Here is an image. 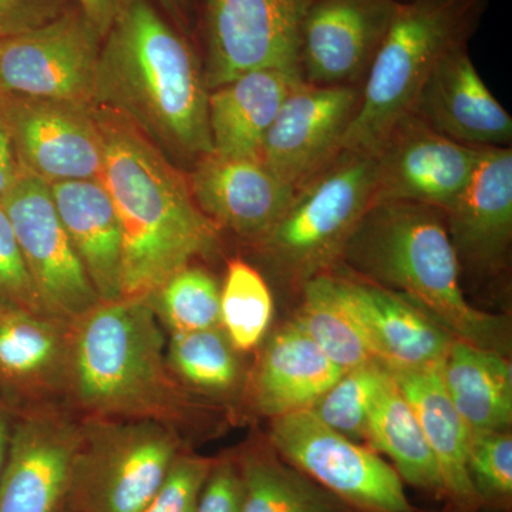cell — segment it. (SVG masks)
<instances>
[{
  "label": "cell",
  "instance_id": "ac0fdd59",
  "mask_svg": "<svg viewBox=\"0 0 512 512\" xmlns=\"http://www.w3.org/2000/svg\"><path fill=\"white\" fill-rule=\"evenodd\" d=\"M69 362L70 323L0 309V400L13 412L64 404Z\"/></svg>",
  "mask_w": 512,
  "mask_h": 512
},
{
  "label": "cell",
  "instance_id": "e0dca14e",
  "mask_svg": "<svg viewBox=\"0 0 512 512\" xmlns=\"http://www.w3.org/2000/svg\"><path fill=\"white\" fill-rule=\"evenodd\" d=\"M340 296L379 365L412 372L441 365L453 336L412 302L355 275L335 276Z\"/></svg>",
  "mask_w": 512,
  "mask_h": 512
},
{
  "label": "cell",
  "instance_id": "44dd1931",
  "mask_svg": "<svg viewBox=\"0 0 512 512\" xmlns=\"http://www.w3.org/2000/svg\"><path fill=\"white\" fill-rule=\"evenodd\" d=\"M458 262L495 272L507 261L512 239V148H484L473 178L446 211Z\"/></svg>",
  "mask_w": 512,
  "mask_h": 512
},
{
  "label": "cell",
  "instance_id": "5bb4252c",
  "mask_svg": "<svg viewBox=\"0 0 512 512\" xmlns=\"http://www.w3.org/2000/svg\"><path fill=\"white\" fill-rule=\"evenodd\" d=\"M484 148L464 146L409 116L377 148L373 201L430 205L446 212L466 190Z\"/></svg>",
  "mask_w": 512,
  "mask_h": 512
},
{
  "label": "cell",
  "instance_id": "d6a6232c",
  "mask_svg": "<svg viewBox=\"0 0 512 512\" xmlns=\"http://www.w3.org/2000/svg\"><path fill=\"white\" fill-rule=\"evenodd\" d=\"M389 376L379 363L346 370L309 410L342 436L365 440L370 410Z\"/></svg>",
  "mask_w": 512,
  "mask_h": 512
},
{
  "label": "cell",
  "instance_id": "7bdbcfd3",
  "mask_svg": "<svg viewBox=\"0 0 512 512\" xmlns=\"http://www.w3.org/2000/svg\"><path fill=\"white\" fill-rule=\"evenodd\" d=\"M453 512H480V508H476V510H461V508L453 507Z\"/></svg>",
  "mask_w": 512,
  "mask_h": 512
},
{
  "label": "cell",
  "instance_id": "277c9868",
  "mask_svg": "<svg viewBox=\"0 0 512 512\" xmlns=\"http://www.w3.org/2000/svg\"><path fill=\"white\" fill-rule=\"evenodd\" d=\"M339 261L352 275L403 296L454 339L505 356L507 323L478 311L461 289L446 212L403 201L372 202Z\"/></svg>",
  "mask_w": 512,
  "mask_h": 512
},
{
  "label": "cell",
  "instance_id": "3957f363",
  "mask_svg": "<svg viewBox=\"0 0 512 512\" xmlns=\"http://www.w3.org/2000/svg\"><path fill=\"white\" fill-rule=\"evenodd\" d=\"M165 343L147 299L97 303L70 323L64 404L80 417L153 420L181 433L198 406L171 372Z\"/></svg>",
  "mask_w": 512,
  "mask_h": 512
},
{
  "label": "cell",
  "instance_id": "9a60e30c",
  "mask_svg": "<svg viewBox=\"0 0 512 512\" xmlns=\"http://www.w3.org/2000/svg\"><path fill=\"white\" fill-rule=\"evenodd\" d=\"M359 100L357 86L299 84L266 133L259 160L298 191L342 151Z\"/></svg>",
  "mask_w": 512,
  "mask_h": 512
},
{
  "label": "cell",
  "instance_id": "9c48e42d",
  "mask_svg": "<svg viewBox=\"0 0 512 512\" xmlns=\"http://www.w3.org/2000/svg\"><path fill=\"white\" fill-rule=\"evenodd\" d=\"M43 308L73 323L101 302L53 201L50 185L20 173L0 200Z\"/></svg>",
  "mask_w": 512,
  "mask_h": 512
},
{
  "label": "cell",
  "instance_id": "74e56055",
  "mask_svg": "<svg viewBox=\"0 0 512 512\" xmlns=\"http://www.w3.org/2000/svg\"><path fill=\"white\" fill-rule=\"evenodd\" d=\"M197 512H241V480L237 458H215Z\"/></svg>",
  "mask_w": 512,
  "mask_h": 512
},
{
  "label": "cell",
  "instance_id": "603a6c76",
  "mask_svg": "<svg viewBox=\"0 0 512 512\" xmlns=\"http://www.w3.org/2000/svg\"><path fill=\"white\" fill-rule=\"evenodd\" d=\"M70 241L101 302L123 298V232L119 215L100 178L50 184Z\"/></svg>",
  "mask_w": 512,
  "mask_h": 512
},
{
  "label": "cell",
  "instance_id": "ba28073f",
  "mask_svg": "<svg viewBox=\"0 0 512 512\" xmlns=\"http://www.w3.org/2000/svg\"><path fill=\"white\" fill-rule=\"evenodd\" d=\"M269 443L289 466L356 512H416L403 480L375 450L323 424L309 409L272 419Z\"/></svg>",
  "mask_w": 512,
  "mask_h": 512
},
{
  "label": "cell",
  "instance_id": "30bf717a",
  "mask_svg": "<svg viewBox=\"0 0 512 512\" xmlns=\"http://www.w3.org/2000/svg\"><path fill=\"white\" fill-rule=\"evenodd\" d=\"M313 0H204L208 90L265 67L298 69L303 16Z\"/></svg>",
  "mask_w": 512,
  "mask_h": 512
},
{
  "label": "cell",
  "instance_id": "d6986e66",
  "mask_svg": "<svg viewBox=\"0 0 512 512\" xmlns=\"http://www.w3.org/2000/svg\"><path fill=\"white\" fill-rule=\"evenodd\" d=\"M188 174L192 197L215 227L261 241L284 215L295 190L282 183L261 160L211 153Z\"/></svg>",
  "mask_w": 512,
  "mask_h": 512
},
{
  "label": "cell",
  "instance_id": "8d00e7d4",
  "mask_svg": "<svg viewBox=\"0 0 512 512\" xmlns=\"http://www.w3.org/2000/svg\"><path fill=\"white\" fill-rule=\"evenodd\" d=\"M73 8V0H0V39L40 28Z\"/></svg>",
  "mask_w": 512,
  "mask_h": 512
},
{
  "label": "cell",
  "instance_id": "b9f144b4",
  "mask_svg": "<svg viewBox=\"0 0 512 512\" xmlns=\"http://www.w3.org/2000/svg\"><path fill=\"white\" fill-rule=\"evenodd\" d=\"M15 417L16 413L10 409L8 404L0 400V476H2L3 467H5L6 457H8Z\"/></svg>",
  "mask_w": 512,
  "mask_h": 512
},
{
  "label": "cell",
  "instance_id": "ffe728a7",
  "mask_svg": "<svg viewBox=\"0 0 512 512\" xmlns=\"http://www.w3.org/2000/svg\"><path fill=\"white\" fill-rule=\"evenodd\" d=\"M410 116L464 146L511 144V116L481 79L467 46L441 60L421 89Z\"/></svg>",
  "mask_w": 512,
  "mask_h": 512
},
{
  "label": "cell",
  "instance_id": "f546056e",
  "mask_svg": "<svg viewBox=\"0 0 512 512\" xmlns=\"http://www.w3.org/2000/svg\"><path fill=\"white\" fill-rule=\"evenodd\" d=\"M225 330L170 333L165 356L178 383L191 394L227 396L241 382V362Z\"/></svg>",
  "mask_w": 512,
  "mask_h": 512
},
{
  "label": "cell",
  "instance_id": "6da1fadb",
  "mask_svg": "<svg viewBox=\"0 0 512 512\" xmlns=\"http://www.w3.org/2000/svg\"><path fill=\"white\" fill-rule=\"evenodd\" d=\"M204 66L151 0H126L103 37L93 104L130 121L181 170L214 153Z\"/></svg>",
  "mask_w": 512,
  "mask_h": 512
},
{
  "label": "cell",
  "instance_id": "7a4b0ae2",
  "mask_svg": "<svg viewBox=\"0 0 512 512\" xmlns=\"http://www.w3.org/2000/svg\"><path fill=\"white\" fill-rule=\"evenodd\" d=\"M96 113L104 138L100 180L123 232L121 293L147 299L194 259L212 254L218 228L198 208L184 170L124 117L101 107Z\"/></svg>",
  "mask_w": 512,
  "mask_h": 512
},
{
  "label": "cell",
  "instance_id": "4fadbf2b",
  "mask_svg": "<svg viewBox=\"0 0 512 512\" xmlns=\"http://www.w3.org/2000/svg\"><path fill=\"white\" fill-rule=\"evenodd\" d=\"M82 419L66 404L16 413L0 512H63Z\"/></svg>",
  "mask_w": 512,
  "mask_h": 512
},
{
  "label": "cell",
  "instance_id": "ab89813d",
  "mask_svg": "<svg viewBox=\"0 0 512 512\" xmlns=\"http://www.w3.org/2000/svg\"><path fill=\"white\" fill-rule=\"evenodd\" d=\"M73 2L87 18L92 20L93 25L99 29L100 35L104 37L126 0H73Z\"/></svg>",
  "mask_w": 512,
  "mask_h": 512
},
{
  "label": "cell",
  "instance_id": "60d3db41",
  "mask_svg": "<svg viewBox=\"0 0 512 512\" xmlns=\"http://www.w3.org/2000/svg\"><path fill=\"white\" fill-rule=\"evenodd\" d=\"M157 8L164 10L165 16L177 26L181 32L188 29V10H190V0H151Z\"/></svg>",
  "mask_w": 512,
  "mask_h": 512
},
{
  "label": "cell",
  "instance_id": "d4e9b609",
  "mask_svg": "<svg viewBox=\"0 0 512 512\" xmlns=\"http://www.w3.org/2000/svg\"><path fill=\"white\" fill-rule=\"evenodd\" d=\"M413 407L439 466L444 495L453 507L476 510L481 505L467 471L471 431L444 387L441 365L412 372H390Z\"/></svg>",
  "mask_w": 512,
  "mask_h": 512
},
{
  "label": "cell",
  "instance_id": "7402d4cb",
  "mask_svg": "<svg viewBox=\"0 0 512 512\" xmlns=\"http://www.w3.org/2000/svg\"><path fill=\"white\" fill-rule=\"evenodd\" d=\"M301 83L299 70L265 67L210 90L208 123L214 153L259 160L266 133L286 97Z\"/></svg>",
  "mask_w": 512,
  "mask_h": 512
},
{
  "label": "cell",
  "instance_id": "8fae6325",
  "mask_svg": "<svg viewBox=\"0 0 512 512\" xmlns=\"http://www.w3.org/2000/svg\"><path fill=\"white\" fill-rule=\"evenodd\" d=\"M20 168L47 184L100 178L104 138L84 101L0 93Z\"/></svg>",
  "mask_w": 512,
  "mask_h": 512
},
{
  "label": "cell",
  "instance_id": "1f68e13d",
  "mask_svg": "<svg viewBox=\"0 0 512 512\" xmlns=\"http://www.w3.org/2000/svg\"><path fill=\"white\" fill-rule=\"evenodd\" d=\"M274 315L272 293L248 262L232 259L221 288V328L238 352H249L264 339Z\"/></svg>",
  "mask_w": 512,
  "mask_h": 512
},
{
  "label": "cell",
  "instance_id": "5b68a950",
  "mask_svg": "<svg viewBox=\"0 0 512 512\" xmlns=\"http://www.w3.org/2000/svg\"><path fill=\"white\" fill-rule=\"evenodd\" d=\"M490 0L400 2L362 87L342 151L375 154L412 114L441 60L466 47Z\"/></svg>",
  "mask_w": 512,
  "mask_h": 512
},
{
  "label": "cell",
  "instance_id": "ee69618b",
  "mask_svg": "<svg viewBox=\"0 0 512 512\" xmlns=\"http://www.w3.org/2000/svg\"><path fill=\"white\" fill-rule=\"evenodd\" d=\"M400 2H406V0H400Z\"/></svg>",
  "mask_w": 512,
  "mask_h": 512
},
{
  "label": "cell",
  "instance_id": "4316f807",
  "mask_svg": "<svg viewBox=\"0 0 512 512\" xmlns=\"http://www.w3.org/2000/svg\"><path fill=\"white\" fill-rule=\"evenodd\" d=\"M366 440L393 461V468L404 483L427 493L444 495L439 466L429 441L392 373L370 410Z\"/></svg>",
  "mask_w": 512,
  "mask_h": 512
},
{
  "label": "cell",
  "instance_id": "e575fe53",
  "mask_svg": "<svg viewBox=\"0 0 512 512\" xmlns=\"http://www.w3.org/2000/svg\"><path fill=\"white\" fill-rule=\"evenodd\" d=\"M0 309L49 315L43 308L15 232L0 205Z\"/></svg>",
  "mask_w": 512,
  "mask_h": 512
},
{
  "label": "cell",
  "instance_id": "7c38bea8",
  "mask_svg": "<svg viewBox=\"0 0 512 512\" xmlns=\"http://www.w3.org/2000/svg\"><path fill=\"white\" fill-rule=\"evenodd\" d=\"M103 36L79 8L0 39V93L93 104Z\"/></svg>",
  "mask_w": 512,
  "mask_h": 512
},
{
  "label": "cell",
  "instance_id": "836d02e7",
  "mask_svg": "<svg viewBox=\"0 0 512 512\" xmlns=\"http://www.w3.org/2000/svg\"><path fill=\"white\" fill-rule=\"evenodd\" d=\"M467 471L481 507L507 508L512 495L511 434L471 433Z\"/></svg>",
  "mask_w": 512,
  "mask_h": 512
},
{
  "label": "cell",
  "instance_id": "52a82bcc",
  "mask_svg": "<svg viewBox=\"0 0 512 512\" xmlns=\"http://www.w3.org/2000/svg\"><path fill=\"white\" fill-rule=\"evenodd\" d=\"M376 158L340 151L295 192L288 210L258 241L286 278L305 284L339 261L353 229L373 201Z\"/></svg>",
  "mask_w": 512,
  "mask_h": 512
},
{
  "label": "cell",
  "instance_id": "8992f818",
  "mask_svg": "<svg viewBox=\"0 0 512 512\" xmlns=\"http://www.w3.org/2000/svg\"><path fill=\"white\" fill-rule=\"evenodd\" d=\"M80 419L63 512H141L187 451L180 431L158 421Z\"/></svg>",
  "mask_w": 512,
  "mask_h": 512
},
{
  "label": "cell",
  "instance_id": "f1b7e54d",
  "mask_svg": "<svg viewBox=\"0 0 512 512\" xmlns=\"http://www.w3.org/2000/svg\"><path fill=\"white\" fill-rule=\"evenodd\" d=\"M302 305L293 322L343 372L377 363L340 296L335 276L319 275L302 285Z\"/></svg>",
  "mask_w": 512,
  "mask_h": 512
},
{
  "label": "cell",
  "instance_id": "83f0119b",
  "mask_svg": "<svg viewBox=\"0 0 512 512\" xmlns=\"http://www.w3.org/2000/svg\"><path fill=\"white\" fill-rule=\"evenodd\" d=\"M237 458L241 512H349L328 491L275 453L251 446Z\"/></svg>",
  "mask_w": 512,
  "mask_h": 512
},
{
  "label": "cell",
  "instance_id": "484cf974",
  "mask_svg": "<svg viewBox=\"0 0 512 512\" xmlns=\"http://www.w3.org/2000/svg\"><path fill=\"white\" fill-rule=\"evenodd\" d=\"M441 377L471 433L510 427L512 369L504 355L454 339L441 363Z\"/></svg>",
  "mask_w": 512,
  "mask_h": 512
},
{
  "label": "cell",
  "instance_id": "d590c367",
  "mask_svg": "<svg viewBox=\"0 0 512 512\" xmlns=\"http://www.w3.org/2000/svg\"><path fill=\"white\" fill-rule=\"evenodd\" d=\"M215 458L185 451L175 461L158 493L141 512H197Z\"/></svg>",
  "mask_w": 512,
  "mask_h": 512
},
{
  "label": "cell",
  "instance_id": "f35d334b",
  "mask_svg": "<svg viewBox=\"0 0 512 512\" xmlns=\"http://www.w3.org/2000/svg\"><path fill=\"white\" fill-rule=\"evenodd\" d=\"M22 173L8 121L0 106V200Z\"/></svg>",
  "mask_w": 512,
  "mask_h": 512
},
{
  "label": "cell",
  "instance_id": "2e32d148",
  "mask_svg": "<svg viewBox=\"0 0 512 512\" xmlns=\"http://www.w3.org/2000/svg\"><path fill=\"white\" fill-rule=\"evenodd\" d=\"M400 0H313L303 16L298 67L311 86L365 82Z\"/></svg>",
  "mask_w": 512,
  "mask_h": 512
},
{
  "label": "cell",
  "instance_id": "4dcf8cb0",
  "mask_svg": "<svg viewBox=\"0 0 512 512\" xmlns=\"http://www.w3.org/2000/svg\"><path fill=\"white\" fill-rule=\"evenodd\" d=\"M147 301L168 333L221 326L220 285L200 266H185L148 296Z\"/></svg>",
  "mask_w": 512,
  "mask_h": 512
},
{
  "label": "cell",
  "instance_id": "cb8c5ba5",
  "mask_svg": "<svg viewBox=\"0 0 512 512\" xmlns=\"http://www.w3.org/2000/svg\"><path fill=\"white\" fill-rule=\"evenodd\" d=\"M343 375L295 322L269 340L254 377L258 412L275 417L309 409Z\"/></svg>",
  "mask_w": 512,
  "mask_h": 512
}]
</instances>
